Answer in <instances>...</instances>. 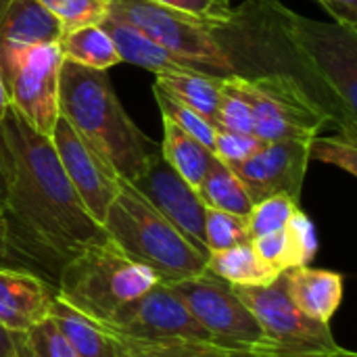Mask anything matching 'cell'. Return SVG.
<instances>
[{"label":"cell","mask_w":357,"mask_h":357,"mask_svg":"<svg viewBox=\"0 0 357 357\" xmlns=\"http://www.w3.org/2000/svg\"><path fill=\"white\" fill-rule=\"evenodd\" d=\"M157 282L155 272L130 259L111 238H105L82 247L61 266L54 293L90 320L107 322Z\"/></svg>","instance_id":"obj_5"},{"label":"cell","mask_w":357,"mask_h":357,"mask_svg":"<svg viewBox=\"0 0 357 357\" xmlns=\"http://www.w3.org/2000/svg\"><path fill=\"white\" fill-rule=\"evenodd\" d=\"M153 94H155V100H157V105L161 109V115L165 119H169L182 132H186L188 136L197 138L199 142H203L207 149L213 151V142H215L218 130L213 128L211 121H207L201 113H197L195 109H190L188 105H184L182 100H178L174 94H169L157 82L153 84Z\"/></svg>","instance_id":"obj_25"},{"label":"cell","mask_w":357,"mask_h":357,"mask_svg":"<svg viewBox=\"0 0 357 357\" xmlns=\"http://www.w3.org/2000/svg\"><path fill=\"white\" fill-rule=\"evenodd\" d=\"M213 126L224 132L253 134V111L236 77H226L222 82V96Z\"/></svg>","instance_id":"obj_28"},{"label":"cell","mask_w":357,"mask_h":357,"mask_svg":"<svg viewBox=\"0 0 357 357\" xmlns=\"http://www.w3.org/2000/svg\"><path fill=\"white\" fill-rule=\"evenodd\" d=\"M310 157L322 163H331L357 176V140L343 134L337 136H314L310 140Z\"/></svg>","instance_id":"obj_31"},{"label":"cell","mask_w":357,"mask_h":357,"mask_svg":"<svg viewBox=\"0 0 357 357\" xmlns=\"http://www.w3.org/2000/svg\"><path fill=\"white\" fill-rule=\"evenodd\" d=\"M203 234H205L207 253L230 249V247H236L241 243L251 241L245 215H236V213H228V211H220V209H209V207H205Z\"/></svg>","instance_id":"obj_29"},{"label":"cell","mask_w":357,"mask_h":357,"mask_svg":"<svg viewBox=\"0 0 357 357\" xmlns=\"http://www.w3.org/2000/svg\"><path fill=\"white\" fill-rule=\"evenodd\" d=\"M69 33L88 25H102L109 17V0H38Z\"/></svg>","instance_id":"obj_27"},{"label":"cell","mask_w":357,"mask_h":357,"mask_svg":"<svg viewBox=\"0 0 357 357\" xmlns=\"http://www.w3.org/2000/svg\"><path fill=\"white\" fill-rule=\"evenodd\" d=\"M197 195L209 209H220L245 218L253 207L245 184L238 180L234 169L218 157H213L209 172L197 188Z\"/></svg>","instance_id":"obj_24"},{"label":"cell","mask_w":357,"mask_h":357,"mask_svg":"<svg viewBox=\"0 0 357 357\" xmlns=\"http://www.w3.org/2000/svg\"><path fill=\"white\" fill-rule=\"evenodd\" d=\"M61 65L59 42L21 48L0 65L8 105L31 130L48 138L59 119Z\"/></svg>","instance_id":"obj_8"},{"label":"cell","mask_w":357,"mask_h":357,"mask_svg":"<svg viewBox=\"0 0 357 357\" xmlns=\"http://www.w3.org/2000/svg\"><path fill=\"white\" fill-rule=\"evenodd\" d=\"M6 232H8V228H6V218H4V209H2V205H0V238L6 241Z\"/></svg>","instance_id":"obj_40"},{"label":"cell","mask_w":357,"mask_h":357,"mask_svg":"<svg viewBox=\"0 0 357 357\" xmlns=\"http://www.w3.org/2000/svg\"><path fill=\"white\" fill-rule=\"evenodd\" d=\"M284 232H287V238L291 245L293 268L310 266L318 253V234H316V226L310 220V215L303 213L301 209L295 211V215L284 226Z\"/></svg>","instance_id":"obj_32"},{"label":"cell","mask_w":357,"mask_h":357,"mask_svg":"<svg viewBox=\"0 0 357 357\" xmlns=\"http://www.w3.org/2000/svg\"><path fill=\"white\" fill-rule=\"evenodd\" d=\"M21 357H79L56 324L48 318L27 333H21Z\"/></svg>","instance_id":"obj_30"},{"label":"cell","mask_w":357,"mask_h":357,"mask_svg":"<svg viewBox=\"0 0 357 357\" xmlns=\"http://www.w3.org/2000/svg\"><path fill=\"white\" fill-rule=\"evenodd\" d=\"M59 48L65 61L98 71H109L111 67L121 63L115 42L102 25H88L63 33L59 40Z\"/></svg>","instance_id":"obj_23"},{"label":"cell","mask_w":357,"mask_h":357,"mask_svg":"<svg viewBox=\"0 0 357 357\" xmlns=\"http://www.w3.org/2000/svg\"><path fill=\"white\" fill-rule=\"evenodd\" d=\"M0 357H21V333H8L0 326Z\"/></svg>","instance_id":"obj_36"},{"label":"cell","mask_w":357,"mask_h":357,"mask_svg":"<svg viewBox=\"0 0 357 357\" xmlns=\"http://www.w3.org/2000/svg\"><path fill=\"white\" fill-rule=\"evenodd\" d=\"M6 195V176H4V161H2V146H0V205L4 203Z\"/></svg>","instance_id":"obj_39"},{"label":"cell","mask_w":357,"mask_h":357,"mask_svg":"<svg viewBox=\"0 0 357 357\" xmlns=\"http://www.w3.org/2000/svg\"><path fill=\"white\" fill-rule=\"evenodd\" d=\"M284 280L291 301L316 322L328 324L343 303L345 276L339 272L303 266L287 270Z\"/></svg>","instance_id":"obj_17"},{"label":"cell","mask_w":357,"mask_h":357,"mask_svg":"<svg viewBox=\"0 0 357 357\" xmlns=\"http://www.w3.org/2000/svg\"><path fill=\"white\" fill-rule=\"evenodd\" d=\"M153 2L184 15L213 19V21H224L232 13L230 0H153Z\"/></svg>","instance_id":"obj_34"},{"label":"cell","mask_w":357,"mask_h":357,"mask_svg":"<svg viewBox=\"0 0 357 357\" xmlns=\"http://www.w3.org/2000/svg\"><path fill=\"white\" fill-rule=\"evenodd\" d=\"M0 146L6 241L29 268H42L56 278L71 255L109 236L79 201L52 140L31 130L13 107L0 119Z\"/></svg>","instance_id":"obj_1"},{"label":"cell","mask_w":357,"mask_h":357,"mask_svg":"<svg viewBox=\"0 0 357 357\" xmlns=\"http://www.w3.org/2000/svg\"><path fill=\"white\" fill-rule=\"evenodd\" d=\"M102 230L130 259L155 272L159 282L169 284L205 272L207 253L188 243L128 180H121Z\"/></svg>","instance_id":"obj_4"},{"label":"cell","mask_w":357,"mask_h":357,"mask_svg":"<svg viewBox=\"0 0 357 357\" xmlns=\"http://www.w3.org/2000/svg\"><path fill=\"white\" fill-rule=\"evenodd\" d=\"M180 234L192 243L199 251L207 253L205 234H203V220H205V205L199 199L197 190L163 159L159 153L146 169L128 180Z\"/></svg>","instance_id":"obj_13"},{"label":"cell","mask_w":357,"mask_h":357,"mask_svg":"<svg viewBox=\"0 0 357 357\" xmlns=\"http://www.w3.org/2000/svg\"><path fill=\"white\" fill-rule=\"evenodd\" d=\"M205 272L222 278L232 287H264L284 274L266 264L253 249L251 241L230 249L207 253Z\"/></svg>","instance_id":"obj_19"},{"label":"cell","mask_w":357,"mask_h":357,"mask_svg":"<svg viewBox=\"0 0 357 357\" xmlns=\"http://www.w3.org/2000/svg\"><path fill=\"white\" fill-rule=\"evenodd\" d=\"M253 111V134L264 142L312 140L333 126L328 113L291 75L236 77Z\"/></svg>","instance_id":"obj_7"},{"label":"cell","mask_w":357,"mask_h":357,"mask_svg":"<svg viewBox=\"0 0 357 357\" xmlns=\"http://www.w3.org/2000/svg\"><path fill=\"white\" fill-rule=\"evenodd\" d=\"M102 27L111 33L121 63L136 65L155 75L188 69L169 50H165L159 42H155L144 31H140L138 27H134L121 19H115L109 15L107 21L102 23Z\"/></svg>","instance_id":"obj_18"},{"label":"cell","mask_w":357,"mask_h":357,"mask_svg":"<svg viewBox=\"0 0 357 357\" xmlns=\"http://www.w3.org/2000/svg\"><path fill=\"white\" fill-rule=\"evenodd\" d=\"M155 82L165 88L169 94H174L178 100L201 113L207 121L213 123L220 96H222V82L224 77L207 75L195 69H180L155 75ZM215 128V126H213Z\"/></svg>","instance_id":"obj_21"},{"label":"cell","mask_w":357,"mask_h":357,"mask_svg":"<svg viewBox=\"0 0 357 357\" xmlns=\"http://www.w3.org/2000/svg\"><path fill=\"white\" fill-rule=\"evenodd\" d=\"M264 146V140L255 134H238V132H224L218 130L213 142V155L228 165H238L253 157Z\"/></svg>","instance_id":"obj_33"},{"label":"cell","mask_w":357,"mask_h":357,"mask_svg":"<svg viewBox=\"0 0 357 357\" xmlns=\"http://www.w3.org/2000/svg\"><path fill=\"white\" fill-rule=\"evenodd\" d=\"M109 15L144 31L184 67L224 79L234 77V69L220 44V21L184 15L153 0H109Z\"/></svg>","instance_id":"obj_6"},{"label":"cell","mask_w":357,"mask_h":357,"mask_svg":"<svg viewBox=\"0 0 357 357\" xmlns=\"http://www.w3.org/2000/svg\"><path fill=\"white\" fill-rule=\"evenodd\" d=\"M192 318L215 339L232 343H266L257 318L232 291V284L207 272L167 284Z\"/></svg>","instance_id":"obj_10"},{"label":"cell","mask_w":357,"mask_h":357,"mask_svg":"<svg viewBox=\"0 0 357 357\" xmlns=\"http://www.w3.org/2000/svg\"><path fill=\"white\" fill-rule=\"evenodd\" d=\"M54 287L27 268L0 266V326L27 333L50 318Z\"/></svg>","instance_id":"obj_15"},{"label":"cell","mask_w":357,"mask_h":357,"mask_svg":"<svg viewBox=\"0 0 357 357\" xmlns=\"http://www.w3.org/2000/svg\"><path fill=\"white\" fill-rule=\"evenodd\" d=\"M50 320L56 324L61 335L67 339V343L79 357H113L111 339L98 326V322L69 307L56 295L50 310Z\"/></svg>","instance_id":"obj_22"},{"label":"cell","mask_w":357,"mask_h":357,"mask_svg":"<svg viewBox=\"0 0 357 357\" xmlns=\"http://www.w3.org/2000/svg\"><path fill=\"white\" fill-rule=\"evenodd\" d=\"M59 21L38 0H0V65L17 50L59 42Z\"/></svg>","instance_id":"obj_16"},{"label":"cell","mask_w":357,"mask_h":357,"mask_svg":"<svg viewBox=\"0 0 357 357\" xmlns=\"http://www.w3.org/2000/svg\"><path fill=\"white\" fill-rule=\"evenodd\" d=\"M59 115L123 180L138 178L161 153L119 102L109 73L63 59L59 75Z\"/></svg>","instance_id":"obj_2"},{"label":"cell","mask_w":357,"mask_h":357,"mask_svg":"<svg viewBox=\"0 0 357 357\" xmlns=\"http://www.w3.org/2000/svg\"><path fill=\"white\" fill-rule=\"evenodd\" d=\"M8 94H6V84H4V77H2V69H0V119L4 117L6 109H8Z\"/></svg>","instance_id":"obj_38"},{"label":"cell","mask_w":357,"mask_h":357,"mask_svg":"<svg viewBox=\"0 0 357 357\" xmlns=\"http://www.w3.org/2000/svg\"><path fill=\"white\" fill-rule=\"evenodd\" d=\"M337 23L357 27V0H316Z\"/></svg>","instance_id":"obj_35"},{"label":"cell","mask_w":357,"mask_h":357,"mask_svg":"<svg viewBox=\"0 0 357 357\" xmlns=\"http://www.w3.org/2000/svg\"><path fill=\"white\" fill-rule=\"evenodd\" d=\"M282 19L333 126L357 140V27L314 21L289 6Z\"/></svg>","instance_id":"obj_3"},{"label":"cell","mask_w":357,"mask_h":357,"mask_svg":"<svg viewBox=\"0 0 357 357\" xmlns=\"http://www.w3.org/2000/svg\"><path fill=\"white\" fill-rule=\"evenodd\" d=\"M0 266H15V268H27V270H31L25 261H23V257L8 245V241H4V238H0Z\"/></svg>","instance_id":"obj_37"},{"label":"cell","mask_w":357,"mask_h":357,"mask_svg":"<svg viewBox=\"0 0 357 357\" xmlns=\"http://www.w3.org/2000/svg\"><path fill=\"white\" fill-rule=\"evenodd\" d=\"M161 155L163 159L197 190L203 182L205 174L211 167L213 151L207 149L197 138L182 132L169 119L163 117V140H161Z\"/></svg>","instance_id":"obj_20"},{"label":"cell","mask_w":357,"mask_h":357,"mask_svg":"<svg viewBox=\"0 0 357 357\" xmlns=\"http://www.w3.org/2000/svg\"><path fill=\"white\" fill-rule=\"evenodd\" d=\"M310 161V140H274L264 142L253 157L230 167L253 203L272 195H289L299 201Z\"/></svg>","instance_id":"obj_14"},{"label":"cell","mask_w":357,"mask_h":357,"mask_svg":"<svg viewBox=\"0 0 357 357\" xmlns=\"http://www.w3.org/2000/svg\"><path fill=\"white\" fill-rule=\"evenodd\" d=\"M232 291L251 310L266 339L272 343L310 351L341 349L328 324L316 322L297 310L289 297L284 274L264 287H232Z\"/></svg>","instance_id":"obj_9"},{"label":"cell","mask_w":357,"mask_h":357,"mask_svg":"<svg viewBox=\"0 0 357 357\" xmlns=\"http://www.w3.org/2000/svg\"><path fill=\"white\" fill-rule=\"evenodd\" d=\"M98 326L126 339H215L192 318L165 282H157L107 322H98Z\"/></svg>","instance_id":"obj_11"},{"label":"cell","mask_w":357,"mask_h":357,"mask_svg":"<svg viewBox=\"0 0 357 357\" xmlns=\"http://www.w3.org/2000/svg\"><path fill=\"white\" fill-rule=\"evenodd\" d=\"M50 140L79 201L102 226L105 213L115 199L123 178H119L117 172L61 115L52 128Z\"/></svg>","instance_id":"obj_12"},{"label":"cell","mask_w":357,"mask_h":357,"mask_svg":"<svg viewBox=\"0 0 357 357\" xmlns=\"http://www.w3.org/2000/svg\"><path fill=\"white\" fill-rule=\"evenodd\" d=\"M299 209V201L289 195H272L253 203L251 211L247 213L249 236L257 238L282 230Z\"/></svg>","instance_id":"obj_26"}]
</instances>
